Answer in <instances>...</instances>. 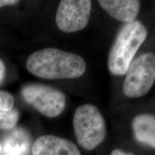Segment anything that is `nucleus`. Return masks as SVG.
<instances>
[{"mask_svg":"<svg viewBox=\"0 0 155 155\" xmlns=\"http://www.w3.org/2000/svg\"><path fill=\"white\" fill-rule=\"evenodd\" d=\"M26 67L30 73L41 78L73 79L84 74L86 63L77 54L49 48L31 54Z\"/></svg>","mask_w":155,"mask_h":155,"instance_id":"nucleus-1","label":"nucleus"},{"mask_svg":"<svg viewBox=\"0 0 155 155\" xmlns=\"http://www.w3.org/2000/svg\"><path fill=\"white\" fill-rule=\"evenodd\" d=\"M148 32L141 22L126 23L120 30L110 50L108 67L115 75L127 73L137 52L147 39Z\"/></svg>","mask_w":155,"mask_h":155,"instance_id":"nucleus-2","label":"nucleus"},{"mask_svg":"<svg viewBox=\"0 0 155 155\" xmlns=\"http://www.w3.org/2000/svg\"><path fill=\"white\" fill-rule=\"evenodd\" d=\"M73 127L78 142L86 150H93L106 138L105 121L98 108L92 104H84L75 110Z\"/></svg>","mask_w":155,"mask_h":155,"instance_id":"nucleus-3","label":"nucleus"},{"mask_svg":"<svg viewBox=\"0 0 155 155\" xmlns=\"http://www.w3.org/2000/svg\"><path fill=\"white\" fill-rule=\"evenodd\" d=\"M123 84L129 98H139L150 91L155 81V55L147 53L131 62Z\"/></svg>","mask_w":155,"mask_h":155,"instance_id":"nucleus-4","label":"nucleus"},{"mask_svg":"<svg viewBox=\"0 0 155 155\" xmlns=\"http://www.w3.org/2000/svg\"><path fill=\"white\" fill-rule=\"evenodd\" d=\"M21 94L25 101L48 117H56L65 110L66 98L59 89L40 83H30L22 87Z\"/></svg>","mask_w":155,"mask_h":155,"instance_id":"nucleus-5","label":"nucleus"},{"mask_svg":"<svg viewBox=\"0 0 155 155\" xmlns=\"http://www.w3.org/2000/svg\"><path fill=\"white\" fill-rule=\"evenodd\" d=\"M91 5L89 0H62L55 16L58 28L66 33L82 30L88 23Z\"/></svg>","mask_w":155,"mask_h":155,"instance_id":"nucleus-6","label":"nucleus"},{"mask_svg":"<svg viewBox=\"0 0 155 155\" xmlns=\"http://www.w3.org/2000/svg\"><path fill=\"white\" fill-rule=\"evenodd\" d=\"M32 155H81L74 143L54 135L41 136L32 147Z\"/></svg>","mask_w":155,"mask_h":155,"instance_id":"nucleus-7","label":"nucleus"},{"mask_svg":"<svg viewBox=\"0 0 155 155\" xmlns=\"http://www.w3.org/2000/svg\"><path fill=\"white\" fill-rule=\"evenodd\" d=\"M101 7L113 18L126 23L135 20L140 9V2L135 0H101Z\"/></svg>","mask_w":155,"mask_h":155,"instance_id":"nucleus-8","label":"nucleus"},{"mask_svg":"<svg viewBox=\"0 0 155 155\" xmlns=\"http://www.w3.org/2000/svg\"><path fill=\"white\" fill-rule=\"evenodd\" d=\"M132 129L135 138L139 142L155 147V116L139 114L134 118Z\"/></svg>","mask_w":155,"mask_h":155,"instance_id":"nucleus-9","label":"nucleus"},{"mask_svg":"<svg viewBox=\"0 0 155 155\" xmlns=\"http://www.w3.org/2000/svg\"><path fill=\"white\" fill-rule=\"evenodd\" d=\"M28 136L24 131L17 130L8 140L5 142L3 150L7 154L21 155L28 150L29 146Z\"/></svg>","mask_w":155,"mask_h":155,"instance_id":"nucleus-10","label":"nucleus"},{"mask_svg":"<svg viewBox=\"0 0 155 155\" xmlns=\"http://www.w3.org/2000/svg\"><path fill=\"white\" fill-rule=\"evenodd\" d=\"M19 119V112L16 109L7 112H0V129L9 130L16 126Z\"/></svg>","mask_w":155,"mask_h":155,"instance_id":"nucleus-11","label":"nucleus"},{"mask_svg":"<svg viewBox=\"0 0 155 155\" xmlns=\"http://www.w3.org/2000/svg\"><path fill=\"white\" fill-rule=\"evenodd\" d=\"M15 98L7 91H0V112H7L13 109Z\"/></svg>","mask_w":155,"mask_h":155,"instance_id":"nucleus-12","label":"nucleus"},{"mask_svg":"<svg viewBox=\"0 0 155 155\" xmlns=\"http://www.w3.org/2000/svg\"><path fill=\"white\" fill-rule=\"evenodd\" d=\"M6 75V68L4 62L0 60V84L3 82Z\"/></svg>","mask_w":155,"mask_h":155,"instance_id":"nucleus-13","label":"nucleus"},{"mask_svg":"<svg viewBox=\"0 0 155 155\" xmlns=\"http://www.w3.org/2000/svg\"><path fill=\"white\" fill-rule=\"evenodd\" d=\"M18 2H19L16 0H0V8L5 6L16 5Z\"/></svg>","mask_w":155,"mask_h":155,"instance_id":"nucleus-14","label":"nucleus"},{"mask_svg":"<svg viewBox=\"0 0 155 155\" xmlns=\"http://www.w3.org/2000/svg\"><path fill=\"white\" fill-rule=\"evenodd\" d=\"M111 155H128V154H125L124 152H122V151L119 150H115L112 151Z\"/></svg>","mask_w":155,"mask_h":155,"instance_id":"nucleus-15","label":"nucleus"},{"mask_svg":"<svg viewBox=\"0 0 155 155\" xmlns=\"http://www.w3.org/2000/svg\"><path fill=\"white\" fill-rule=\"evenodd\" d=\"M2 144L0 143V155L2 154Z\"/></svg>","mask_w":155,"mask_h":155,"instance_id":"nucleus-16","label":"nucleus"},{"mask_svg":"<svg viewBox=\"0 0 155 155\" xmlns=\"http://www.w3.org/2000/svg\"><path fill=\"white\" fill-rule=\"evenodd\" d=\"M7 155H17L16 154H7Z\"/></svg>","mask_w":155,"mask_h":155,"instance_id":"nucleus-17","label":"nucleus"}]
</instances>
